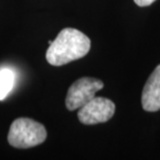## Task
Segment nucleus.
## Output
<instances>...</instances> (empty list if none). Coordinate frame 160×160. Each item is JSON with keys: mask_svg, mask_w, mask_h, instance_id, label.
I'll return each instance as SVG.
<instances>
[{"mask_svg": "<svg viewBox=\"0 0 160 160\" xmlns=\"http://www.w3.org/2000/svg\"><path fill=\"white\" fill-rule=\"evenodd\" d=\"M154 1L155 0H134V2L138 6H148L150 4H152Z\"/></svg>", "mask_w": 160, "mask_h": 160, "instance_id": "obj_7", "label": "nucleus"}, {"mask_svg": "<svg viewBox=\"0 0 160 160\" xmlns=\"http://www.w3.org/2000/svg\"><path fill=\"white\" fill-rule=\"evenodd\" d=\"M91 49V40L75 28H65L51 42L46 52L47 62L59 67L82 58Z\"/></svg>", "mask_w": 160, "mask_h": 160, "instance_id": "obj_1", "label": "nucleus"}, {"mask_svg": "<svg viewBox=\"0 0 160 160\" xmlns=\"http://www.w3.org/2000/svg\"><path fill=\"white\" fill-rule=\"evenodd\" d=\"M46 137L47 131L41 123L28 118H19L9 128L8 140L15 148L28 149L43 143Z\"/></svg>", "mask_w": 160, "mask_h": 160, "instance_id": "obj_2", "label": "nucleus"}, {"mask_svg": "<svg viewBox=\"0 0 160 160\" xmlns=\"http://www.w3.org/2000/svg\"><path fill=\"white\" fill-rule=\"evenodd\" d=\"M103 82L99 79L82 77L70 86L66 98V106L69 110H76L84 106L95 97L96 92L103 88Z\"/></svg>", "mask_w": 160, "mask_h": 160, "instance_id": "obj_3", "label": "nucleus"}, {"mask_svg": "<svg viewBox=\"0 0 160 160\" xmlns=\"http://www.w3.org/2000/svg\"><path fill=\"white\" fill-rule=\"evenodd\" d=\"M116 105L104 97H94L84 106L79 108L78 119L84 125L105 123L113 117Z\"/></svg>", "mask_w": 160, "mask_h": 160, "instance_id": "obj_4", "label": "nucleus"}, {"mask_svg": "<svg viewBox=\"0 0 160 160\" xmlns=\"http://www.w3.org/2000/svg\"><path fill=\"white\" fill-rule=\"evenodd\" d=\"M16 83V74L11 68L0 69V101L4 100L12 91Z\"/></svg>", "mask_w": 160, "mask_h": 160, "instance_id": "obj_6", "label": "nucleus"}, {"mask_svg": "<svg viewBox=\"0 0 160 160\" xmlns=\"http://www.w3.org/2000/svg\"><path fill=\"white\" fill-rule=\"evenodd\" d=\"M142 104L146 111L160 110V65L156 67L143 86Z\"/></svg>", "mask_w": 160, "mask_h": 160, "instance_id": "obj_5", "label": "nucleus"}]
</instances>
